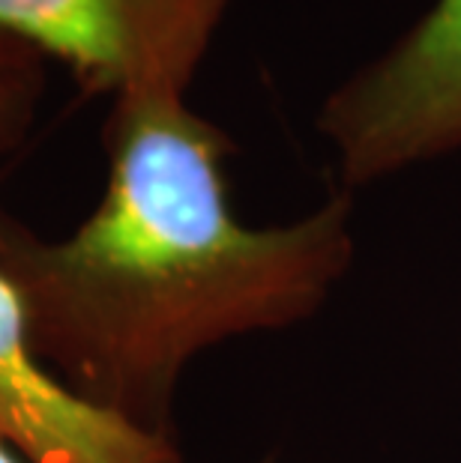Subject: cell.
<instances>
[{
    "instance_id": "6da1fadb",
    "label": "cell",
    "mask_w": 461,
    "mask_h": 463,
    "mask_svg": "<svg viewBox=\"0 0 461 463\" xmlns=\"http://www.w3.org/2000/svg\"><path fill=\"white\" fill-rule=\"evenodd\" d=\"M108 183L70 236L45 240L0 203V275L39 362L78 398L174 433L186 368L213 347L312 320L354 263L345 192L284 224L240 222L234 141L186 93L111 99Z\"/></svg>"
},
{
    "instance_id": "7a4b0ae2",
    "label": "cell",
    "mask_w": 461,
    "mask_h": 463,
    "mask_svg": "<svg viewBox=\"0 0 461 463\" xmlns=\"http://www.w3.org/2000/svg\"><path fill=\"white\" fill-rule=\"evenodd\" d=\"M318 135L341 185H371L461 150V0H435L327 99Z\"/></svg>"
},
{
    "instance_id": "3957f363",
    "label": "cell",
    "mask_w": 461,
    "mask_h": 463,
    "mask_svg": "<svg viewBox=\"0 0 461 463\" xmlns=\"http://www.w3.org/2000/svg\"><path fill=\"white\" fill-rule=\"evenodd\" d=\"M234 0H0V31L84 93H189Z\"/></svg>"
},
{
    "instance_id": "277c9868",
    "label": "cell",
    "mask_w": 461,
    "mask_h": 463,
    "mask_svg": "<svg viewBox=\"0 0 461 463\" xmlns=\"http://www.w3.org/2000/svg\"><path fill=\"white\" fill-rule=\"evenodd\" d=\"M0 446L22 463H183L174 433L144 430L66 389L39 362L0 275Z\"/></svg>"
},
{
    "instance_id": "5b68a950",
    "label": "cell",
    "mask_w": 461,
    "mask_h": 463,
    "mask_svg": "<svg viewBox=\"0 0 461 463\" xmlns=\"http://www.w3.org/2000/svg\"><path fill=\"white\" fill-rule=\"evenodd\" d=\"M45 57L0 31V156L15 153L31 135L45 99Z\"/></svg>"
},
{
    "instance_id": "8992f818",
    "label": "cell",
    "mask_w": 461,
    "mask_h": 463,
    "mask_svg": "<svg viewBox=\"0 0 461 463\" xmlns=\"http://www.w3.org/2000/svg\"><path fill=\"white\" fill-rule=\"evenodd\" d=\"M0 463H22V460H18L13 451H6L4 446H0ZM261 463H267V460H261Z\"/></svg>"
}]
</instances>
